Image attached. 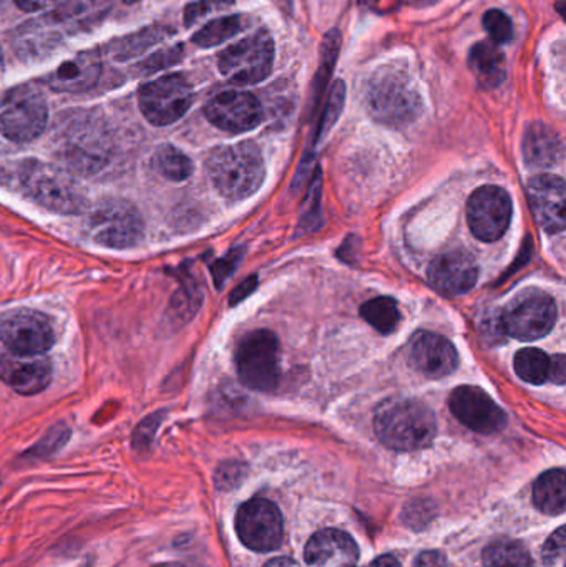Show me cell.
<instances>
[{
  "instance_id": "6da1fadb",
  "label": "cell",
  "mask_w": 566,
  "mask_h": 567,
  "mask_svg": "<svg viewBox=\"0 0 566 567\" xmlns=\"http://www.w3.org/2000/svg\"><path fill=\"white\" fill-rule=\"evenodd\" d=\"M374 430L389 449L415 452L434 442L438 422L432 410L418 400H391L375 413Z\"/></svg>"
},
{
  "instance_id": "7a4b0ae2",
  "label": "cell",
  "mask_w": 566,
  "mask_h": 567,
  "mask_svg": "<svg viewBox=\"0 0 566 567\" xmlns=\"http://www.w3.org/2000/svg\"><path fill=\"white\" fill-rule=\"evenodd\" d=\"M206 169L215 188L231 202L255 195L265 179L261 150L251 142L213 150Z\"/></svg>"
},
{
  "instance_id": "3957f363",
  "label": "cell",
  "mask_w": 566,
  "mask_h": 567,
  "mask_svg": "<svg viewBox=\"0 0 566 567\" xmlns=\"http://www.w3.org/2000/svg\"><path fill=\"white\" fill-rule=\"evenodd\" d=\"M369 113L382 125L405 126L421 113V95L408 70L385 65L375 70L366 93Z\"/></svg>"
},
{
  "instance_id": "277c9868",
  "label": "cell",
  "mask_w": 566,
  "mask_h": 567,
  "mask_svg": "<svg viewBox=\"0 0 566 567\" xmlns=\"http://www.w3.org/2000/svg\"><path fill=\"white\" fill-rule=\"evenodd\" d=\"M17 182L30 199L59 215H80L86 208V198L75 179L59 166L47 163H20Z\"/></svg>"
},
{
  "instance_id": "5b68a950",
  "label": "cell",
  "mask_w": 566,
  "mask_h": 567,
  "mask_svg": "<svg viewBox=\"0 0 566 567\" xmlns=\"http://www.w3.org/2000/svg\"><path fill=\"white\" fill-rule=\"evenodd\" d=\"M90 238L110 249H128L138 245L145 233L142 215L125 199H105L89 216Z\"/></svg>"
},
{
  "instance_id": "8992f818",
  "label": "cell",
  "mask_w": 566,
  "mask_h": 567,
  "mask_svg": "<svg viewBox=\"0 0 566 567\" xmlns=\"http://www.w3.org/2000/svg\"><path fill=\"white\" fill-rule=\"evenodd\" d=\"M278 337L269 330H255L239 342L236 369L239 379L249 389L271 392L281 377Z\"/></svg>"
},
{
  "instance_id": "52a82bcc",
  "label": "cell",
  "mask_w": 566,
  "mask_h": 567,
  "mask_svg": "<svg viewBox=\"0 0 566 567\" xmlns=\"http://www.w3.org/2000/svg\"><path fill=\"white\" fill-rule=\"evenodd\" d=\"M557 322L554 297L541 289L522 290L501 313L504 332L518 340H538L548 336Z\"/></svg>"
},
{
  "instance_id": "ba28073f",
  "label": "cell",
  "mask_w": 566,
  "mask_h": 567,
  "mask_svg": "<svg viewBox=\"0 0 566 567\" xmlns=\"http://www.w3.org/2000/svg\"><path fill=\"white\" fill-rule=\"evenodd\" d=\"M49 122V106L42 93L32 86L10 90L0 102V135L10 142L39 138Z\"/></svg>"
},
{
  "instance_id": "9c48e42d",
  "label": "cell",
  "mask_w": 566,
  "mask_h": 567,
  "mask_svg": "<svg viewBox=\"0 0 566 567\" xmlns=\"http://www.w3.org/2000/svg\"><path fill=\"white\" fill-rule=\"evenodd\" d=\"M275 63V42L266 30L223 50L218 69L223 75L239 85H255L271 75Z\"/></svg>"
},
{
  "instance_id": "30bf717a",
  "label": "cell",
  "mask_w": 566,
  "mask_h": 567,
  "mask_svg": "<svg viewBox=\"0 0 566 567\" xmlns=\"http://www.w3.org/2000/svg\"><path fill=\"white\" fill-rule=\"evenodd\" d=\"M193 99L192 83L182 73H172L143 85L138 93V105L152 125L168 126L188 112Z\"/></svg>"
},
{
  "instance_id": "8fae6325",
  "label": "cell",
  "mask_w": 566,
  "mask_h": 567,
  "mask_svg": "<svg viewBox=\"0 0 566 567\" xmlns=\"http://www.w3.org/2000/svg\"><path fill=\"white\" fill-rule=\"evenodd\" d=\"M109 136L95 122L76 120L62 130L59 156L72 172H99L109 162Z\"/></svg>"
},
{
  "instance_id": "7c38bea8",
  "label": "cell",
  "mask_w": 566,
  "mask_h": 567,
  "mask_svg": "<svg viewBox=\"0 0 566 567\" xmlns=\"http://www.w3.org/2000/svg\"><path fill=\"white\" fill-rule=\"evenodd\" d=\"M0 342L17 355H43L55 342L52 320L37 310H9L0 317Z\"/></svg>"
},
{
  "instance_id": "4fadbf2b",
  "label": "cell",
  "mask_w": 566,
  "mask_h": 567,
  "mask_svg": "<svg viewBox=\"0 0 566 567\" xmlns=\"http://www.w3.org/2000/svg\"><path fill=\"white\" fill-rule=\"evenodd\" d=\"M236 533L243 545L253 551H275L282 539L281 512L269 499H249L238 509Z\"/></svg>"
},
{
  "instance_id": "5bb4252c",
  "label": "cell",
  "mask_w": 566,
  "mask_h": 567,
  "mask_svg": "<svg viewBox=\"0 0 566 567\" xmlns=\"http://www.w3.org/2000/svg\"><path fill=\"white\" fill-rule=\"evenodd\" d=\"M467 221L472 235L484 243L498 241L512 221V199L498 186H484L469 199Z\"/></svg>"
},
{
  "instance_id": "9a60e30c",
  "label": "cell",
  "mask_w": 566,
  "mask_h": 567,
  "mask_svg": "<svg viewBox=\"0 0 566 567\" xmlns=\"http://www.w3.org/2000/svg\"><path fill=\"white\" fill-rule=\"evenodd\" d=\"M449 406L459 422L482 435L501 432L507 425L504 410L477 386L465 385L455 389L449 399Z\"/></svg>"
},
{
  "instance_id": "2e32d148",
  "label": "cell",
  "mask_w": 566,
  "mask_h": 567,
  "mask_svg": "<svg viewBox=\"0 0 566 567\" xmlns=\"http://www.w3.org/2000/svg\"><path fill=\"white\" fill-rule=\"evenodd\" d=\"M205 115L212 125L223 132L245 133L261 123L263 109L253 93L223 92L209 100Z\"/></svg>"
},
{
  "instance_id": "e0dca14e",
  "label": "cell",
  "mask_w": 566,
  "mask_h": 567,
  "mask_svg": "<svg viewBox=\"0 0 566 567\" xmlns=\"http://www.w3.org/2000/svg\"><path fill=\"white\" fill-rule=\"evenodd\" d=\"M409 363L429 379L451 375L459 365L455 347L445 337L434 332L415 333L408 347Z\"/></svg>"
},
{
  "instance_id": "ac0fdd59",
  "label": "cell",
  "mask_w": 566,
  "mask_h": 567,
  "mask_svg": "<svg viewBox=\"0 0 566 567\" xmlns=\"http://www.w3.org/2000/svg\"><path fill=\"white\" fill-rule=\"evenodd\" d=\"M528 202L538 225L547 233H558L565 229L566 188L560 176L538 175L528 182Z\"/></svg>"
},
{
  "instance_id": "d6986e66",
  "label": "cell",
  "mask_w": 566,
  "mask_h": 567,
  "mask_svg": "<svg viewBox=\"0 0 566 567\" xmlns=\"http://www.w3.org/2000/svg\"><path fill=\"white\" fill-rule=\"evenodd\" d=\"M0 379L20 395H37L52 382V365L45 355L7 352L0 357Z\"/></svg>"
},
{
  "instance_id": "ffe728a7",
  "label": "cell",
  "mask_w": 566,
  "mask_h": 567,
  "mask_svg": "<svg viewBox=\"0 0 566 567\" xmlns=\"http://www.w3.org/2000/svg\"><path fill=\"white\" fill-rule=\"evenodd\" d=\"M65 35H69V32L62 22L53 16V12L47 13L23 23L13 37V47L20 59L25 62H35L55 52Z\"/></svg>"
},
{
  "instance_id": "44dd1931",
  "label": "cell",
  "mask_w": 566,
  "mask_h": 567,
  "mask_svg": "<svg viewBox=\"0 0 566 567\" xmlns=\"http://www.w3.org/2000/svg\"><path fill=\"white\" fill-rule=\"evenodd\" d=\"M477 262L462 249L439 256L429 268V281L445 296L469 292L477 282Z\"/></svg>"
},
{
  "instance_id": "7402d4cb",
  "label": "cell",
  "mask_w": 566,
  "mask_h": 567,
  "mask_svg": "<svg viewBox=\"0 0 566 567\" xmlns=\"http://www.w3.org/2000/svg\"><path fill=\"white\" fill-rule=\"evenodd\" d=\"M305 559L309 567H358L359 548L348 533L322 529L306 545Z\"/></svg>"
},
{
  "instance_id": "603a6c76",
  "label": "cell",
  "mask_w": 566,
  "mask_h": 567,
  "mask_svg": "<svg viewBox=\"0 0 566 567\" xmlns=\"http://www.w3.org/2000/svg\"><path fill=\"white\" fill-rule=\"evenodd\" d=\"M102 73V59L96 50L76 53L72 59L60 63L59 69L47 75V85L55 92H86L99 82Z\"/></svg>"
},
{
  "instance_id": "cb8c5ba5",
  "label": "cell",
  "mask_w": 566,
  "mask_h": 567,
  "mask_svg": "<svg viewBox=\"0 0 566 567\" xmlns=\"http://www.w3.org/2000/svg\"><path fill=\"white\" fill-rule=\"evenodd\" d=\"M564 155L560 135L545 123H532L524 136L525 162L535 168H550Z\"/></svg>"
},
{
  "instance_id": "d4e9b609",
  "label": "cell",
  "mask_w": 566,
  "mask_h": 567,
  "mask_svg": "<svg viewBox=\"0 0 566 567\" xmlns=\"http://www.w3.org/2000/svg\"><path fill=\"white\" fill-rule=\"evenodd\" d=\"M112 3L113 0H59L53 16L62 22L66 32H82L102 22Z\"/></svg>"
},
{
  "instance_id": "484cf974",
  "label": "cell",
  "mask_w": 566,
  "mask_h": 567,
  "mask_svg": "<svg viewBox=\"0 0 566 567\" xmlns=\"http://www.w3.org/2000/svg\"><path fill=\"white\" fill-rule=\"evenodd\" d=\"M469 66L484 89H497L507 76L505 56L495 43H475L469 53Z\"/></svg>"
},
{
  "instance_id": "4316f807",
  "label": "cell",
  "mask_w": 566,
  "mask_h": 567,
  "mask_svg": "<svg viewBox=\"0 0 566 567\" xmlns=\"http://www.w3.org/2000/svg\"><path fill=\"white\" fill-rule=\"evenodd\" d=\"M534 503L545 515H564L566 503L564 470H550L535 482Z\"/></svg>"
},
{
  "instance_id": "83f0119b",
  "label": "cell",
  "mask_w": 566,
  "mask_h": 567,
  "mask_svg": "<svg viewBox=\"0 0 566 567\" xmlns=\"http://www.w3.org/2000/svg\"><path fill=\"white\" fill-rule=\"evenodd\" d=\"M485 567H535L531 553L522 543L498 539L484 551Z\"/></svg>"
},
{
  "instance_id": "f1b7e54d",
  "label": "cell",
  "mask_w": 566,
  "mask_h": 567,
  "mask_svg": "<svg viewBox=\"0 0 566 567\" xmlns=\"http://www.w3.org/2000/svg\"><path fill=\"white\" fill-rule=\"evenodd\" d=\"M246 23L241 16L219 17L206 23L193 35V43L202 49H212L226 40L233 39L245 30Z\"/></svg>"
},
{
  "instance_id": "f546056e",
  "label": "cell",
  "mask_w": 566,
  "mask_h": 567,
  "mask_svg": "<svg viewBox=\"0 0 566 567\" xmlns=\"http://www.w3.org/2000/svg\"><path fill=\"white\" fill-rule=\"evenodd\" d=\"M362 319L368 320L378 332L388 333L394 332L401 320V312H399L398 302L391 297H375V299L368 300L361 307Z\"/></svg>"
},
{
  "instance_id": "4dcf8cb0",
  "label": "cell",
  "mask_w": 566,
  "mask_h": 567,
  "mask_svg": "<svg viewBox=\"0 0 566 567\" xmlns=\"http://www.w3.org/2000/svg\"><path fill=\"white\" fill-rule=\"evenodd\" d=\"M515 372L525 382L542 385L550 373V357L538 349H524L515 355Z\"/></svg>"
},
{
  "instance_id": "1f68e13d",
  "label": "cell",
  "mask_w": 566,
  "mask_h": 567,
  "mask_svg": "<svg viewBox=\"0 0 566 567\" xmlns=\"http://www.w3.org/2000/svg\"><path fill=\"white\" fill-rule=\"evenodd\" d=\"M153 163H155V168L172 182H185L193 173L192 159L182 150L172 145L159 146Z\"/></svg>"
},
{
  "instance_id": "d6a6232c",
  "label": "cell",
  "mask_w": 566,
  "mask_h": 567,
  "mask_svg": "<svg viewBox=\"0 0 566 567\" xmlns=\"http://www.w3.org/2000/svg\"><path fill=\"white\" fill-rule=\"evenodd\" d=\"M482 22H484L485 32L488 33L495 45H505L514 39V23H512L511 17L502 10H488Z\"/></svg>"
},
{
  "instance_id": "836d02e7",
  "label": "cell",
  "mask_w": 566,
  "mask_h": 567,
  "mask_svg": "<svg viewBox=\"0 0 566 567\" xmlns=\"http://www.w3.org/2000/svg\"><path fill=\"white\" fill-rule=\"evenodd\" d=\"M235 6V0H188L185 7L186 27L195 25L209 13L222 12Z\"/></svg>"
},
{
  "instance_id": "e575fe53",
  "label": "cell",
  "mask_w": 566,
  "mask_h": 567,
  "mask_svg": "<svg viewBox=\"0 0 566 567\" xmlns=\"http://www.w3.org/2000/svg\"><path fill=\"white\" fill-rule=\"evenodd\" d=\"M346 100V85L344 82H336L332 85L331 92L328 96V105H326L325 115H322L321 126H319V133L325 135L326 132L331 130L335 125L338 116L341 115L342 106H344Z\"/></svg>"
},
{
  "instance_id": "d590c367",
  "label": "cell",
  "mask_w": 566,
  "mask_h": 567,
  "mask_svg": "<svg viewBox=\"0 0 566 567\" xmlns=\"http://www.w3.org/2000/svg\"><path fill=\"white\" fill-rule=\"evenodd\" d=\"M66 436H69V430H66L65 426H56V429H52L49 435L43 436V439L30 450L29 455L32 456V458H45V456L53 455V453L66 442Z\"/></svg>"
},
{
  "instance_id": "8d00e7d4",
  "label": "cell",
  "mask_w": 566,
  "mask_h": 567,
  "mask_svg": "<svg viewBox=\"0 0 566 567\" xmlns=\"http://www.w3.org/2000/svg\"><path fill=\"white\" fill-rule=\"evenodd\" d=\"M159 426V415H152L148 419L143 420L140 423L138 429L133 433V446L138 452H145L152 445L153 439H155L156 430Z\"/></svg>"
},
{
  "instance_id": "74e56055",
  "label": "cell",
  "mask_w": 566,
  "mask_h": 567,
  "mask_svg": "<svg viewBox=\"0 0 566 567\" xmlns=\"http://www.w3.org/2000/svg\"><path fill=\"white\" fill-rule=\"evenodd\" d=\"M565 556V528H558L554 535L548 538L544 546V565L557 566L564 561Z\"/></svg>"
},
{
  "instance_id": "f35d334b",
  "label": "cell",
  "mask_w": 566,
  "mask_h": 567,
  "mask_svg": "<svg viewBox=\"0 0 566 567\" xmlns=\"http://www.w3.org/2000/svg\"><path fill=\"white\" fill-rule=\"evenodd\" d=\"M245 475V468L238 463H226V465L219 466L216 472V486L218 488H233L238 485Z\"/></svg>"
},
{
  "instance_id": "ab89813d",
  "label": "cell",
  "mask_w": 566,
  "mask_h": 567,
  "mask_svg": "<svg viewBox=\"0 0 566 567\" xmlns=\"http://www.w3.org/2000/svg\"><path fill=\"white\" fill-rule=\"evenodd\" d=\"M566 377V360L564 353H558L550 360V373L548 379L554 380L558 385H564Z\"/></svg>"
},
{
  "instance_id": "60d3db41",
  "label": "cell",
  "mask_w": 566,
  "mask_h": 567,
  "mask_svg": "<svg viewBox=\"0 0 566 567\" xmlns=\"http://www.w3.org/2000/svg\"><path fill=\"white\" fill-rule=\"evenodd\" d=\"M447 566V561H445L444 555L439 551H425L422 555L418 556V559L414 561V567H445Z\"/></svg>"
},
{
  "instance_id": "b9f144b4",
  "label": "cell",
  "mask_w": 566,
  "mask_h": 567,
  "mask_svg": "<svg viewBox=\"0 0 566 567\" xmlns=\"http://www.w3.org/2000/svg\"><path fill=\"white\" fill-rule=\"evenodd\" d=\"M233 266H235V261H233L231 258H226L213 268V276H215L216 286H222L223 281L228 278Z\"/></svg>"
},
{
  "instance_id": "7bdbcfd3",
  "label": "cell",
  "mask_w": 566,
  "mask_h": 567,
  "mask_svg": "<svg viewBox=\"0 0 566 567\" xmlns=\"http://www.w3.org/2000/svg\"><path fill=\"white\" fill-rule=\"evenodd\" d=\"M56 2L59 0H16L17 7L25 10V12H39V10L47 9V7Z\"/></svg>"
},
{
  "instance_id": "ee69618b",
  "label": "cell",
  "mask_w": 566,
  "mask_h": 567,
  "mask_svg": "<svg viewBox=\"0 0 566 567\" xmlns=\"http://www.w3.org/2000/svg\"><path fill=\"white\" fill-rule=\"evenodd\" d=\"M256 287V278L249 279V281H245L241 284V286L238 287V289L233 292L231 296V303H238L239 300L246 299V297L249 296V293L255 290Z\"/></svg>"
},
{
  "instance_id": "f6af8a7d",
  "label": "cell",
  "mask_w": 566,
  "mask_h": 567,
  "mask_svg": "<svg viewBox=\"0 0 566 567\" xmlns=\"http://www.w3.org/2000/svg\"><path fill=\"white\" fill-rule=\"evenodd\" d=\"M265 567H301L295 559L289 558H276L271 561L266 563Z\"/></svg>"
},
{
  "instance_id": "bcb514c9",
  "label": "cell",
  "mask_w": 566,
  "mask_h": 567,
  "mask_svg": "<svg viewBox=\"0 0 566 567\" xmlns=\"http://www.w3.org/2000/svg\"><path fill=\"white\" fill-rule=\"evenodd\" d=\"M369 567H401V565H399L398 559L392 558V556H381V558L375 559Z\"/></svg>"
},
{
  "instance_id": "7dc6e473",
  "label": "cell",
  "mask_w": 566,
  "mask_h": 567,
  "mask_svg": "<svg viewBox=\"0 0 566 567\" xmlns=\"http://www.w3.org/2000/svg\"><path fill=\"white\" fill-rule=\"evenodd\" d=\"M402 2L408 3V6L411 7H429L434 6L435 2H439V0H402Z\"/></svg>"
},
{
  "instance_id": "c3c4849f",
  "label": "cell",
  "mask_w": 566,
  "mask_h": 567,
  "mask_svg": "<svg viewBox=\"0 0 566 567\" xmlns=\"http://www.w3.org/2000/svg\"><path fill=\"white\" fill-rule=\"evenodd\" d=\"M379 0H361L362 6L374 7Z\"/></svg>"
},
{
  "instance_id": "681fc988",
  "label": "cell",
  "mask_w": 566,
  "mask_h": 567,
  "mask_svg": "<svg viewBox=\"0 0 566 567\" xmlns=\"http://www.w3.org/2000/svg\"><path fill=\"white\" fill-rule=\"evenodd\" d=\"M2 69H3V55H2V50H0V72H2Z\"/></svg>"
},
{
  "instance_id": "f907efd6",
  "label": "cell",
  "mask_w": 566,
  "mask_h": 567,
  "mask_svg": "<svg viewBox=\"0 0 566 567\" xmlns=\"http://www.w3.org/2000/svg\"><path fill=\"white\" fill-rule=\"evenodd\" d=\"M159 567H189V566H186V565H165V566H159Z\"/></svg>"
},
{
  "instance_id": "816d5d0a",
  "label": "cell",
  "mask_w": 566,
  "mask_h": 567,
  "mask_svg": "<svg viewBox=\"0 0 566 567\" xmlns=\"http://www.w3.org/2000/svg\"><path fill=\"white\" fill-rule=\"evenodd\" d=\"M123 2H126V3H135V2H138V0H123Z\"/></svg>"
}]
</instances>
